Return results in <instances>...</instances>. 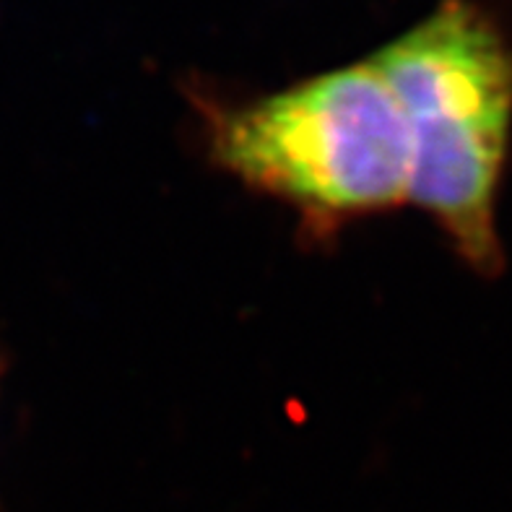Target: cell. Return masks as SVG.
I'll list each match as a JSON object with an SVG mask.
<instances>
[{
  "label": "cell",
  "mask_w": 512,
  "mask_h": 512,
  "mask_svg": "<svg viewBox=\"0 0 512 512\" xmlns=\"http://www.w3.org/2000/svg\"><path fill=\"white\" fill-rule=\"evenodd\" d=\"M206 154L315 232L409 203V138L370 55L245 102H201Z\"/></svg>",
  "instance_id": "7a4b0ae2"
},
{
  "label": "cell",
  "mask_w": 512,
  "mask_h": 512,
  "mask_svg": "<svg viewBox=\"0 0 512 512\" xmlns=\"http://www.w3.org/2000/svg\"><path fill=\"white\" fill-rule=\"evenodd\" d=\"M0 367H3V362H0Z\"/></svg>",
  "instance_id": "3957f363"
},
{
  "label": "cell",
  "mask_w": 512,
  "mask_h": 512,
  "mask_svg": "<svg viewBox=\"0 0 512 512\" xmlns=\"http://www.w3.org/2000/svg\"><path fill=\"white\" fill-rule=\"evenodd\" d=\"M409 138V203L479 276L505 268L497 206L512 149V42L474 0H440L370 55Z\"/></svg>",
  "instance_id": "6da1fadb"
}]
</instances>
